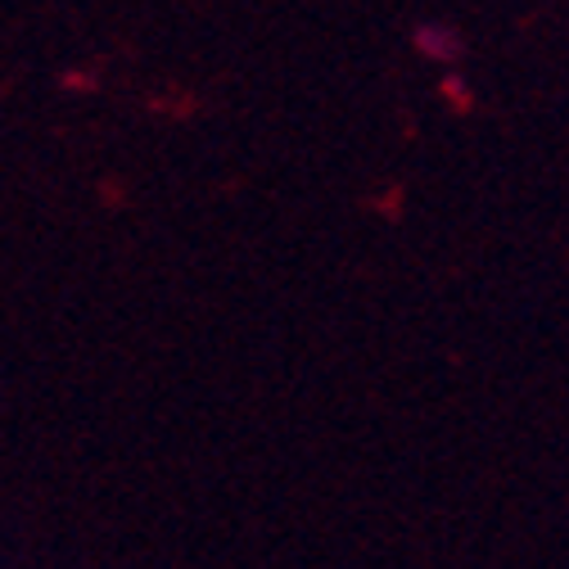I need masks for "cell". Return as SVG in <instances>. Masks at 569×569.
I'll use <instances>...</instances> for the list:
<instances>
[{"instance_id": "obj_1", "label": "cell", "mask_w": 569, "mask_h": 569, "mask_svg": "<svg viewBox=\"0 0 569 569\" xmlns=\"http://www.w3.org/2000/svg\"><path fill=\"white\" fill-rule=\"evenodd\" d=\"M416 50L430 54V59L452 63V59L461 54V37H457L452 28H443V23H425V28H416Z\"/></svg>"}]
</instances>
